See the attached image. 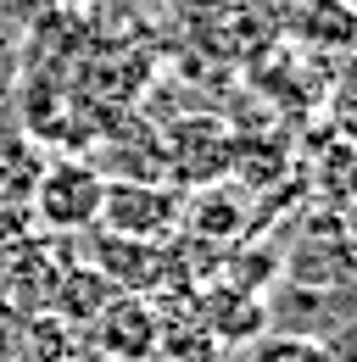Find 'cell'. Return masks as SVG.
I'll list each match as a JSON object with an SVG mask.
<instances>
[{
    "label": "cell",
    "mask_w": 357,
    "mask_h": 362,
    "mask_svg": "<svg viewBox=\"0 0 357 362\" xmlns=\"http://www.w3.org/2000/svg\"><path fill=\"white\" fill-rule=\"evenodd\" d=\"M89 340L95 357L106 362H157V301L134 290H112L101 313L89 317Z\"/></svg>",
    "instance_id": "obj_1"
},
{
    "label": "cell",
    "mask_w": 357,
    "mask_h": 362,
    "mask_svg": "<svg viewBox=\"0 0 357 362\" xmlns=\"http://www.w3.org/2000/svg\"><path fill=\"white\" fill-rule=\"evenodd\" d=\"M101 195H106V179L89 162H56V168H40L34 179V212L45 228H95Z\"/></svg>",
    "instance_id": "obj_2"
},
{
    "label": "cell",
    "mask_w": 357,
    "mask_h": 362,
    "mask_svg": "<svg viewBox=\"0 0 357 362\" xmlns=\"http://www.w3.org/2000/svg\"><path fill=\"white\" fill-rule=\"evenodd\" d=\"M106 234H123V240H168L178 228V195L162 189L151 179L134 184H106L101 195V223Z\"/></svg>",
    "instance_id": "obj_3"
},
{
    "label": "cell",
    "mask_w": 357,
    "mask_h": 362,
    "mask_svg": "<svg viewBox=\"0 0 357 362\" xmlns=\"http://www.w3.org/2000/svg\"><path fill=\"white\" fill-rule=\"evenodd\" d=\"M218 340H212V329H207V317H201V301H196V290H184V296H168L162 307H157V357L168 362H218Z\"/></svg>",
    "instance_id": "obj_4"
},
{
    "label": "cell",
    "mask_w": 357,
    "mask_h": 362,
    "mask_svg": "<svg viewBox=\"0 0 357 362\" xmlns=\"http://www.w3.org/2000/svg\"><path fill=\"white\" fill-rule=\"evenodd\" d=\"M196 301H201V317H207V329H212L218 346H251V340L263 334V323H268L263 296H251V290H240V284H229V279L196 290Z\"/></svg>",
    "instance_id": "obj_5"
},
{
    "label": "cell",
    "mask_w": 357,
    "mask_h": 362,
    "mask_svg": "<svg viewBox=\"0 0 357 362\" xmlns=\"http://www.w3.org/2000/svg\"><path fill=\"white\" fill-rule=\"evenodd\" d=\"M290 34L312 50L346 56L357 45V6L352 0H296L290 6Z\"/></svg>",
    "instance_id": "obj_6"
},
{
    "label": "cell",
    "mask_w": 357,
    "mask_h": 362,
    "mask_svg": "<svg viewBox=\"0 0 357 362\" xmlns=\"http://www.w3.org/2000/svg\"><path fill=\"white\" fill-rule=\"evenodd\" d=\"M178 223L190 228L196 240H212V245H229L240 228H246V195L240 189H223L218 179L201 184V195L190 206H178Z\"/></svg>",
    "instance_id": "obj_7"
},
{
    "label": "cell",
    "mask_w": 357,
    "mask_h": 362,
    "mask_svg": "<svg viewBox=\"0 0 357 362\" xmlns=\"http://www.w3.org/2000/svg\"><path fill=\"white\" fill-rule=\"evenodd\" d=\"M229 134L218 123H178L174 129V168L178 179H196V184H212L229 168Z\"/></svg>",
    "instance_id": "obj_8"
},
{
    "label": "cell",
    "mask_w": 357,
    "mask_h": 362,
    "mask_svg": "<svg viewBox=\"0 0 357 362\" xmlns=\"http://www.w3.org/2000/svg\"><path fill=\"white\" fill-rule=\"evenodd\" d=\"M318 173H312V195L329 206V212H346L357 206V145L352 139H329L324 151H318V162H312Z\"/></svg>",
    "instance_id": "obj_9"
},
{
    "label": "cell",
    "mask_w": 357,
    "mask_h": 362,
    "mask_svg": "<svg viewBox=\"0 0 357 362\" xmlns=\"http://www.w3.org/2000/svg\"><path fill=\"white\" fill-rule=\"evenodd\" d=\"M112 290H118V284H112L106 273L67 268V273H62V284L50 290V307H56V317H73V323H89V317L101 313V301H106Z\"/></svg>",
    "instance_id": "obj_10"
},
{
    "label": "cell",
    "mask_w": 357,
    "mask_h": 362,
    "mask_svg": "<svg viewBox=\"0 0 357 362\" xmlns=\"http://www.w3.org/2000/svg\"><path fill=\"white\" fill-rule=\"evenodd\" d=\"M246 362H341V357H335V346H329V340L285 329V334H257V340H251V351H246Z\"/></svg>",
    "instance_id": "obj_11"
},
{
    "label": "cell",
    "mask_w": 357,
    "mask_h": 362,
    "mask_svg": "<svg viewBox=\"0 0 357 362\" xmlns=\"http://www.w3.org/2000/svg\"><path fill=\"white\" fill-rule=\"evenodd\" d=\"M329 123L335 134L357 145V45L341 56V73H335V95H329Z\"/></svg>",
    "instance_id": "obj_12"
},
{
    "label": "cell",
    "mask_w": 357,
    "mask_h": 362,
    "mask_svg": "<svg viewBox=\"0 0 357 362\" xmlns=\"http://www.w3.org/2000/svg\"><path fill=\"white\" fill-rule=\"evenodd\" d=\"M67 323L56 313L34 317V329H28V362H73V351H67Z\"/></svg>",
    "instance_id": "obj_13"
},
{
    "label": "cell",
    "mask_w": 357,
    "mask_h": 362,
    "mask_svg": "<svg viewBox=\"0 0 357 362\" xmlns=\"http://www.w3.org/2000/svg\"><path fill=\"white\" fill-rule=\"evenodd\" d=\"M6 173H11V168H6V162H0V206H11V201H17V184L6 179Z\"/></svg>",
    "instance_id": "obj_14"
},
{
    "label": "cell",
    "mask_w": 357,
    "mask_h": 362,
    "mask_svg": "<svg viewBox=\"0 0 357 362\" xmlns=\"http://www.w3.org/2000/svg\"><path fill=\"white\" fill-rule=\"evenodd\" d=\"M84 362H106V357H95V351H89V357H84Z\"/></svg>",
    "instance_id": "obj_15"
},
{
    "label": "cell",
    "mask_w": 357,
    "mask_h": 362,
    "mask_svg": "<svg viewBox=\"0 0 357 362\" xmlns=\"http://www.w3.org/2000/svg\"><path fill=\"white\" fill-rule=\"evenodd\" d=\"M84 6H106V0H84Z\"/></svg>",
    "instance_id": "obj_16"
},
{
    "label": "cell",
    "mask_w": 357,
    "mask_h": 362,
    "mask_svg": "<svg viewBox=\"0 0 357 362\" xmlns=\"http://www.w3.org/2000/svg\"><path fill=\"white\" fill-rule=\"evenodd\" d=\"M352 346H357V323H352Z\"/></svg>",
    "instance_id": "obj_17"
}]
</instances>
